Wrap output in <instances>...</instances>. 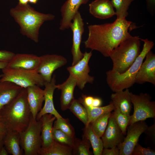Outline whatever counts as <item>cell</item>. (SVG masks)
Instances as JSON below:
<instances>
[{
	"mask_svg": "<svg viewBox=\"0 0 155 155\" xmlns=\"http://www.w3.org/2000/svg\"><path fill=\"white\" fill-rule=\"evenodd\" d=\"M138 27L126 18L116 19L111 23L89 25L88 36L84 42L85 46L109 57L113 49L132 36L129 32Z\"/></svg>",
	"mask_w": 155,
	"mask_h": 155,
	"instance_id": "obj_1",
	"label": "cell"
},
{
	"mask_svg": "<svg viewBox=\"0 0 155 155\" xmlns=\"http://www.w3.org/2000/svg\"><path fill=\"white\" fill-rule=\"evenodd\" d=\"M31 115L26 88H23L11 101L0 110V119L8 132L20 133L24 131L29 124Z\"/></svg>",
	"mask_w": 155,
	"mask_h": 155,
	"instance_id": "obj_2",
	"label": "cell"
},
{
	"mask_svg": "<svg viewBox=\"0 0 155 155\" xmlns=\"http://www.w3.org/2000/svg\"><path fill=\"white\" fill-rule=\"evenodd\" d=\"M11 16L20 27V32L24 36L35 42H38L39 31L45 22L54 19V15L41 13L35 10L28 4H19L10 10Z\"/></svg>",
	"mask_w": 155,
	"mask_h": 155,
	"instance_id": "obj_3",
	"label": "cell"
},
{
	"mask_svg": "<svg viewBox=\"0 0 155 155\" xmlns=\"http://www.w3.org/2000/svg\"><path fill=\"white\" fill-rule=\"evenodd\" d=\"M144 44L143 49L134 62L125 72L120 73L111 69L106 72L107 83L113 92L122 91L132 87L135 83V77L137 72L147 54L154 45L152 41L148 39L140 38Z\"/></svg>",
	"mask_w": 155,
	"mask_h": 155,
	"instance_id": "obj_4",
	"label": "cell"
},
{
	"mask_svg": "<svg viewBox=\"0 0 155 155\" xmlns=\"http://www.w3.org/2000/svg\"><path fill=\"white\" fill-rule=\"evenodd\" d=\"M140 41L138 36H132L113 50L109 56L113 63L112 70L121 73L131 66L140 52Z\"/></svg>",
	"mask_w": 155,
	"mask_h": 155,
	"instance_id": "obj_5",
	"label": "cell"
},
{
	"mask_svg": "<svg viewBox=\"0 0 155 155\" xmlns=\"http://www.w3.org/2000/svg\"><path fill=\"white\" fill-rule=\"evenodd\" d=\"M1 81H9L24 88L37 85L44 86L45 81L36 70L15 69L6 67L2 69Z\"/></svg>",
	"mask_w": 155,
	"mask_h": 155,
	"instance_id": "obj_6",
	"label": "cell"
},
{
	"mask_svg": "<svg viewBox=\"0 0 155 155\" xmlns=\"http://www.w3.org/2000/svg\"><path fill=\"white\" fill-rule=\"evenodd\" d=\"M42 122L34 121L32 115L26 129L19 133L20 143L25 155H37L42 147Z\"/></svg>",
	"mask_w": 155,
	"mask_h": 155,
	"instance_id": "obj_7",
	"label": "cell"
},
{
	"mask_svg": "<svg viewBox=\"0 0 155 155\" xmlns=\"http://www.w3.org/2000/svg\"><path fill=\"white\" fill-rule=\"evenodd\" d=\"M130 95L134 111L130 124L148 118H155V102L151 101L149 94L141 93L137 95L130 92Z\"/></svg>",
	"mask_w": 155,
	"mask_h": 155,
	"instance_id": "obj_8",
	"label": "cell"
},
{
	"mask_svg": "<svg viewBox=\"0 0 155 155\" xmlns=\"http://www.w3.org/2000/svg\"><path fill=\"white\" fill-rule=\"evenodd\" d=\"M148 126L144 121L136 122L128 126L126 137L123 142L117 146L119 150V155H131L140 137L144 133Z\"/></svg>",
	"mask_w": 155,
	"mask_h": 155,
	"instance_id": "obj_9",
	"label": "cell"
},
{
	"mask_svg": "<svg viewBox=\"0 0 155 155\" xmlns=\"http://www.w3.org/2000/svg\"><path fill=\"white\" fill-rule=\"evenodd\" d=\"M92 55V51L85 52L82 58L78 63L67 68L69 74L76 79V86L81 90L84 88L87 83L92 84L94 80V77L89 74L90 68L88 63Z\"/></svg>",
	"mask_w": 155,
	"mask_h": 155,
	"instance_id": "obj_10",
	"label": "cell"
},
{
	"mask_svg": "<svg viewBox=\"0 0 155 155\" xmlns=\"http://www.w3.org/2000/svg\"><path fill=\"white\" fill-rule=\"evenodd\" d=\"M84 23L80 12L78 11L69 26L72 32V44L71 53L72 55V65L78 63L83 57L80 49L82 35L84 31Z\"/></svg>",
	"mask_w": 155,
	"mask_h": 155,
	"instance_id": "obj_11",
	"label": "cell"
},
{
	"mask_svg": "<svg viewBox=\"0 0 155 155\" xmlns=\"http://www.w3.org/2000/svg\"><path fill=\"white\" fill-rule=\"evenodd\" d=\"M39 65L35 70L45 82H50L53 72L67 63L64 57L56 54H47L40 57Z\"/></svg>",
	"mask_w": 155,
	"mask_h": 155,
	"instance_id": "obj_12",
	"label": "cell"
},
{
	"mask_svg": "<svg viewBox=\"0 0 155 155\" xmlns=\"http://www.w3.org/2000/svg\"><path fill=\"white\" fill-rule=\"evenodd\" d=\"M124 135L115 122L111 113L107 127L101 137L104 148L118 146L123 141Z\"/></svg>",
	"mask_w": 155,
	"mask_h": 155,
	"instance_id": "obj_13",
	"label": "cell"
},
{
	"mask_svg": "<svg viewBox=\"0 0 155 155\" xmlns=\"http://www.w3.org/2000/svg\"><path fill=\"white\" fill-rule=\"evenodd\" d=\"M135 77V83L155 85V55L151 51L146 55Z\"/></svg>",
	"mask_w": 155,
	"mask_h": 155,
	"instance_id": "obj_14",
	"label": "cell"
},
{
	"mask_svg": "<svg viewBox=\"0 0 155 155\" xmlns=\"http://www.w3.org/2000/svg\"><path fill=\"white\" fill-rule=\"evenodd\" d=\"M55 76L54 75L49 82H45L44 86V104L41 110L38 113L36 120H39L44 115L51 114L55 116L56 119L62 117L55 109L53 101V95L56 88Z\"/></svg>",
	"mask_w": 155,
	"mask_h": 155,
	"instance_id": "obj_15",
	"label": "cell"
},
{
	"mask_svg": "<svg viewBox=\"0 0 155 155\" xmlns=\"http://www.w3.org/2000/svg\"><path fill=\"white\" fill-rule=\"evenodd\" d=\"M89 0H67L61 6V16L59 29L64 30L69 28V26L80 6L87 3Z\"/></svg>",
	"mask_w": 155,
	"mask_h": 155,
	"instance_id": "obj_16",
	"label": "cell"
},
{
	"mask_svg": "<svg viewBox=\"0 0 155 155\" xmlns=\"http://www.w3.org/2000/svg\"><path fill=\"white\" fill-rule=\"evenodd\" d=\"M40 61V57L28 54H15L8 62L6 67L12 69L35 70Z\"/></svg>",
	"mask_w": 155,
	"mask_h": 155,
	"instance_id": "obj_17",
	"label": "cell"
},
{
	"mask_svg": "<svg viewBox=\"0 0 155 155\" xmlns=\"http://www.w3.org/2000/svg\"><path fill=\"white\" fill-rule=\"evenodd\" d=\"M76 85V79L70 74L65 82L61 84L56 85V88L61 90L60 100L62 111H65L69 109L75 99L74 91Z\"/></svg>",
	"mask_w": 155,
	"mask_h": 155,
	"instance_id": "obj_18",
	"label": "cell"
},
{
	"mask_svg": "<svg viewBox=\"0 0 155 155\" xmlns=\"http://www.w3.org/2000/svg\"><path fill=\"white\" fill-rule=\"evenodd\" d=\"M26 88L30 111L33 119L36 121L37 115L42 109L44 101V90L37 85L30 86Z\"/></svg>",
	"mask_w": 155,
	"mask_h": 155,
	"instance_id": "obj_19",
	"label": "cell"
},
{
	"mask_svg": "<svg viewBox=\"0 0 155 155\" xmlns=\"http://www.w3.org/2000/svg\"><path fill=\"white\" fill-rule=\"evenodd\" d=\"M89 7L90 13L99 19H107L116 15L110 0H94L89 4Z\"/></svg>",
	"mask_w": 155,
	"mask_h": 155,
	"instance_id": "obj_20",
	"label": "cell"
},
{
	"mask_svg": "<svg viewBox=\"0 0 155 155\" xmlns=\"http://www.w3.org/2000/svg\"><path fill=\"white\" fill-rule=\"evenodd\" d=\"M56 119V117L53 115L47 114L43 115L39 119L42 123L41 133L42 148L48 147L54 140L53 136V123Z\"/></svg>",
	"mask_w": 155,
	"mask_h": 155,
	"instance_id": "obj_21",
	"label": "cell"
},
{
	"mask_svg": "<svg viewBox=\"0 0 155 155\" xmlns=\"http://www.w3.org/2000/svg\"><path fill=\"white\" fill-rule=\"evenodd\" d=\"M22 88L11 82L0 81V110L11 101Z\"/></svg>",
	"mask_w": 155,
	"mask_h": 155,
	"instance_id": "obj_22",
	"label": "cell"
},
{
	"mask_svg": "<svg viewBox=\"0 0 155 155\" xmlns=\"http://www.w3.org/2000/svg\"><path fill=\"white\" fill-rule=\"evenodd\" d=\"M130 92L128 89L115 92L111 96V102L115 107L117 108L122 113L130 115L132 108Z\"/></svg>",
	"mask_w": 155,
	"mask_h": 155,
	"instance_id": "obj_23",
	"label": "cell"
},
{
	"mask_svg": "<svg viewBox=\"0 0 155 155\" xmlns=\"http://www.w3.org/2000/svg\"><path fill=\"white\" fill-rule=\"evenodd\" d=\"M20 133L16 131L7 133L4 142V146L9 154L13 155H22V150L20 147Z\"/></svg>",
	"mask_w": 155,
	"mask_h": 155,
	"instance_id": "obj_24",
	"label": "cell"
},
{
	"mask_svg": "<svg viewBox=\"0 0 155 155\" xmlns=\"http://www.w3.org/2000/svg\"><path fill=\"white\" fill-rule=\"evenodd\" d=\"M84 135L89 140L94 155H102L104 148L101 137L93 130L90 124L85 127L84 130Z\"/></svg>",
	"mask_w": 155,
	"mask_h": 155,
	"instance_id": "obj_25",
	"label": "cell"
},
{
	"mask_svg": "<svg viewBox=\"0 0 155 155\" xmlns=\"http://www.w3.org/2000/svg\"><path fill=\"white\" fill-rule=\"evenodd\" d=\"M40 155H73L72 148L54 140L48 147L41 148L38 153Z\"/></svg>",
	"mask_w": 155,
	"mask_h": 155,
	"instance_id": "obj_26",
	"label": "cell"
},
{
	"mask_svg": "<svg viewBox=\"0 0 155 155\" xmlns=\"http://www.w3.org/2000/svg\"><path fill=\"white\" fill-rule=\"evenodd\" d=\"M82 104L86 108L87 112L88 121L86 126L102 115L111 112L115 109L114 105L111 101L106 106L98 107L88 106Z\"/></svg>",
	"mask_w": 155,
	"mask_h": 155,
	"instance_id": "obj_27",
	"label": "cell"
},
{
	"mask_svg": "<svg viewBox=\"0 0 155 155\" xmlns=\"http://www.w3.org/2000/svg\"><path fill=\"white\" fill-rule=\"evenodd\" d=\"M91 146L89 141L84 135L82 140L75 137L74 145L72 148L73 155H92L90 150Z\"/></svg>",
	"mask_w": 155,
	"mask_h": 155,
	"instance_id": "obj_28",
	"label": "cell"
},
{
	"mask_svg": "<svg viewBox=\"0 0 155 155\" xmlns=\"http://www.w3.org/2000/svg\"><path fill=\"white\" fill-rule=\"evenodd\" d=\"M112 113L114 119L124 135L126 134L127 128L130 125L132 115H127L121 112L117 107H115Z\"/></svg>",
	"mask_w": 155,
	"mask_h": 155,
	"instance_id": "obj_29",
	"label": "cell"
},
{
	"mask_svg": "<svg viewBox=\"0 0 155 155\" xmlns=\"http://www.w3.org/2000/svg\"><path fill=\"white\" fill-rule=\"evenodd\" d=\"M69 109L84 123L85 127L87 126L88 121L87 111L79 100L75 99Z\"/></svg>",
	"mask_w": 155,
	"mask_h": 155,
	"instance_id": "obj_30",
	"label": "cell"
},
{
	"mask_svg": "<svg viewBox=\"0 0 155 155\" xmlns=\"http://www.w3.org/2000/svg\"><path fill=\"white\" fill-rule=\"evenodd\" d=\"M135 0H111V1L115 9L117 19L126 18L128 15L129 6Z\"/></svg>",
	"mask_w": 155,
	"mask_h": 155,
	"instance_id": "obj_31",
	"label": "cell"
},
{
	"mask_svg": "<svg viewBox=\"0 0 155 155\" xmlns=\"http://www.w3.org/2000/svg\"><path fill=\"white\" fill-rule=\"evenodd\" d=\"M111 112L106 113L99 117L90 124L95 133L101 137L107 127Z\"/></svg>",
	"mask_w": 155,
	"mask_h": 155,
	"instance_id": "obj_32",
	"label": "cell"
},
{
	"mask_svg": "<svg viewBox=\"0 0 155 155\" xmlns=\"http://www.w3.org/2000/svg\"><path fill=\"white\" fill-rule=\"evenodd\" d=\"M53 140L72 148L75 143V137H73L62 131L53 128Z\"/></svg>",
	"mask_w": 155,
	"mask_h": 155,
	"instance_id": "obj_33",
	"label": "cell"
},
{
	"mask_svg": "<svg viewBox=\"0 0 155 155\" xmlns=\"http://www.w3.org/2000/svg\"><path fill=\"white\" fill-rule=\"evenodd\" d=\"M53 127L62 131L71 137H75L74 128L70 123L68 119H65L63 117L56 119L54 121Z\"/></svg>",
	"mask_w": 155,
	"mask_h": 155,
	"instance_id": "obj_34",
	"label": "cell"
},
{
	"mask_svg": "<svg viewBox=\"0 0 155 155\" xmlns=\"http://www.w3.org/2000/svg\"><path fill=\"white\" fill-rule=\"evenodd\" d=\"M155 151L150 147L145 148L137 143L135 146L131 155H155Z\"/></svg>",
	"mask_w": 155,
	"mask_h": 155,
	"instance_id": "obj_35",
	"label": "cell"
},
{
	"mask_svg": "<svg viewBox=\"0 0 155 155\" xmlns=\"http://www.w3.org/2000/svg\"><path fill=\"white\" fill-rule=\"evenodd\" d=\"M15 54L12 52L6 50H0V62H8Z\"/></svg>",
	"mask_w": 155,
	"mask_h": 155,
	"instance_id": "obj_36",
	"label": "cell"
},
{
	"mask_svg": "<svg viewBox=\"0 0 155 155\" xmlns=\"http://www.w3.org/2000/svg\"><path fill=\"white\" fill-rule=\"evenodd\" d=\"M8 131L5 126L0 119V150L4 146V142Z\"/></svg>",
	"mask_w": 155,
	"mask_h": 155,
	"instance_id": "obj_37",
	"label": "cell"
},
{
	"mask_svg": "<svg viewBox=\"0 0 155 155\" xmlns=\"http://www.w3.org/2000/svg\"><path fill=\"white\" fill-rule=\"evenodd\" d=\"M120 151L117 146L110 148H104L102 155H119Z\"/></svg>",
	"mask_w": 155,
	"mask_h": 155,
	"instance_id": "obj_38",
	"label": "cell"
},
{
	"mask_svg": "<svg viewBox=\"0 0 155 155\" xmlns=\"http://www.w3.org/2000/svg\"><path fill=\"white\" fill-rule=\"evenodd\" d=\"M150 138L153 144L155 143V123L151 126L147 127L144 132Z\"/></svg>",
	"mask_w": 155,
	"mask_h": 155,
	"instance_id": "obj_39",
	"label": "cell"
},
{
	"mask_svg": "<svg viewBox=\"0 0 155 155\" xmlns=\"http://www.w3.org/2000/svg\"><path fill=\"white\" fill-rule=\"evenodd\" d=\"M147 9L151 13H153L155 9V0H146Z\"/></svg>",
	"mask_w": 155,
	"mask_h": 155,
	"instance_id": "obj_40",
	"label": "cell"
},
{
	"mask_svg": "<svg viewBox=\"0 0 155 155\" xmlns=\"http://www.w3.org/2000/svg\"><path fill=\"white\" fill-rule=\"evenodd\" d=\"M102 103V101L100 98L94 97L92 106L94 107L100 106Z\"/></svg>",
	"mask_w": 155,
	"mask_h": 155,
	"instance_id": "obj_41",
	"label": "cell"
},
{
	"mask_svg": "<svg viewBox=\"0 0 155 155\" xmlns=\"http://www.w3.org/2000/svg\"><path fill=\"white\" fill-rule=\"evenodd\" d=\"M9 154L4 146L0 150V155H7Z\"/></svg>",
	"mask_w": 155,
	"mask_h": 155,
	"instance_id": "obj_42",
	"label": "cell"
},
{
	"mask_svg": "<svg viewBox=\"0 0 155 155\" xmlns=\"http://www.w3.org/2000/svg\"><path fill=\"white\" fill-rule=\"evenodd\" d=\"M8 62H0V69H2L7 67Z\"/></svg>",
	"mask_w": 155,
	"mask_h": 155,
	"instance_id": "obj_43",
	"label": "cell"
},
{
	"mask_svg": "<svg viewBox=\"0 0 155 155\" xmlns=\"http://www.w3.org/2000/svg\"><path fill=\"white\" fill-rule=\"evenodd\" d=\"M18 4L22 5H26L28 4L29 0H18Z\"/></svg>",
	"mask_w": 155,
	"mask_h": 155,
	"instance_id": "obj_44",
	"label": "cell"
},
{
	"mask_svg": "<svg viewBox=\"0 0 155 155\" xmlns=\"http://www.w3.org/2000/svg\"><path fill=\"white\" fill-rule=\"evenodd\" d=\"M39 0H29V2L32 4H36L37 3Z\"/></svg>",
	"mask_w": 155,
	"mask_h": 155,
	"instance_id": "obj_45",
	"label": "cell"
},
{
	"mask_svg": "<svg viewBox=\"0 0 155 155\" xmlns=\"http://www.w3.org/2000/svg\"><path fill=\"white\" fill-rule=\"evenodd\" d=\"M2 76V74L0 75V78H1Z\"/></svg>",
	"mask_w": 155,
	"mask_h": 155,
	"instance_id": "obj_46",
	"label": "cell"
}]
</instances>
